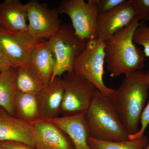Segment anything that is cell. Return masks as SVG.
Listing matches in <instances>:
<instances>
[{"instance_id":"cell-1","label":"cell","mask_w":149,"mask_h":149,"mask_svg":"<svg viewBox=\"0 0 149 149\" xmlns=\"http://www.w3.org/2000/svg\"><path fill=\"white\" fill-rule=\"evenodd\" d=\"M140 19L133 21L104 42L105 62L112 77L128 76L143 68L146 56L133 40Z\"/></svg>"},{"instance_id":"cell-2","label":"cell","mask_w":149,"mask_h":149,"mask_svg":"<svg viewBox=\"0 0 149 149\" xmlns=\"http://www.w3.org/2000/svg\"><path fill=\"white\" fill-rule=\"evenodd\" d=\"M149 90L146 73L140 70L125 76L118 88L110 96L129 136L140 130Z\"/></svg>"},{"instance_id":"cell-3","label":"cell","mask_w":149,"mask_h":149,"mask_svg":"<svg viewBox=\"0 0 149 149\" xmlns=\"http://www.w3.org/2000/svg\"><path fill=\"white\" fill-rule=\"evenodd\" d=\"M90 137L102 141H128L129 134L109 96L97 89L85 112Z\"/></svg>"},{"instance_id":"cell-4","label":"cell","mask_w":149,"mask_h":149,"mask_svg":"<svg viewBox=\"0 0 149 149\" xmlns=\"http://www.w3.org/2000/svg\"><path fill=\"white\" fill-rule=\"evenodd\" d=\"M104 42L98 38L87 41L84 50L74 61L72 71L95 85L103 94L110 97L114 89L104 83Z\"/></svg>"},{"instance_id":"cell-5","label":"cell","mask_w":149,"mask_h":149,"mask_svg":"<svg viewBox=\"0 0 149 149\" xmlns=\"http://www.w3.org/2000/svg\"><path fill=\"white\" fill-rule=\"evenodd\" d=\"M48 42L56 58L52 81L56 77H61L65 73L72 72L74 61L84 50L87 42L77 36L71 24L62 25L58 32Z\"/></svg>"},{"instance_id":"cell-6","label":"cell","mask_w":149,"mask_h":149,"mask_svg":"<svg viewBox=\"0 0 149 149\" xmlns=\"http://www.w3.org/2000/svg\"><path fill=\"white\" fill-rule=\"evenodd\" d=\"M98 0H63L59 5L60 14L69 16L76 35L87 41L97 38Z\"/></svg>"},{"instance_id":"cell-7","label":"cell","mask_w":149,"mask_h":149,"mask_svg":"<svg viewBox=\"0 0 149 149\" xmlns=\"http://www.w3.org/2000/svg\"><path fill=\"white\" fill-rule=\"evenodd\" d=\"M64 93L61 114L71 116L86 112L91 102L95 86L73 71L62 77Z\"/></svg>"},{"instance_id":"cell-8","label":"cell","mask_w":149,"mask_h":149,"mask_svg":"<svg viewBox=\"0 0 149 149\" xmlns=\"http://www.w3.org/2000/svg\"><path fill=\"white\" fill-rule=\"evenodd\" d=\"M26 5L28 35L34 40L50 39L60 29L61 22L57 8H51L36 0L29 1Z\"/></svg>"},{"instance_id":"cell-9","label":"cell","mask_w":149,"mask_h":149,"mask_svg":"<svg viewBox=\"0 0 149 149\" xmlns=\"http://www.w3.org/2000/svg\"><path fill=\"white\" fill-rule=\"evenodd\" d=\"M38 42L28 34L0 28V49L13 67L19 68L28 64L30 55Z\"/></svg>"},{"instance_id":"cell-10","label":"cell","mask_w":149,"mask_h":149,"mask_svg":"<svg viewBox=\"0 0 149 149\" xmlns=\"http://www.w3.org/2000/svg\"><path fill=\"white\" fill-rule=\"evenodd\" d=\"M136 17V10L132 1L125 0L114 9L98 16L97 38L105 42L128 26Z\"/></svg>"},{"instance_id":"cell-11","label":"cell","mask_w":149,"mask_h":149,"mask_svg":"<svg viewBox=\"0 0 149 149\" xmlns=\"http://www.w3.org/2000/svg\"><path fill=\"white\" fill-rule=\"evenodd\" d=\"M37 149H74L69 137L53 123L40 119L29 123Z\"/></svg>"},{"instance_id":"cell-12","label":"cell","mask_w":149,"mask_h":149,"mask_svg":"<svg viewBox=\"0 0 149 149\" xmlns=\"http://www.w3.org/2000/svg\"><path fill=\"white\" fill-rule=\"evenodd\" d=\"M63 93L61 77H56L37 93L41 119H52L59 117L61 114Z\"/></svg>"},{"instance_id":"cell-13","label":"cell","mask_w":149,"mask_h":149,"mask_svg":"<svg viewBox=\"0 0 149 149\" xmlns=\"http://www.w3.org/2000/svg\"><path fill=\"white\" fill-rule=\"evenodd\" d=\"M47 120L53 123L66 133L71 140L74 149H91L88 143L90 133L85 112Z\"/></svg>"},{"instance_id":"cell-14","label":"cell","mask_w":149,"mask_h":149,"mask_svg":"<svg viewBox=\"0 0 149 149\" xmlns=\"http://www.w3.org/2000/svg\"><path fill=\"white\" fill-rule=\"evenodd\" d=\"M18 141L35 148L29 123L0 107V142Z\"/></svg>"},{"instance_id":"cell-15","label":"cell","mask_w":149,"mask_h":149,"mask_svg":"<svg viewBox=\"0 0 149 149\" xmlns=\"http://www.w3.org/2000/svg\"><path fill=\"white\" fill-rule=\"evenodd\" d=\"M27 8L18 0H5L0 3V28L15 33L28 34Z\"/></svg>"},{"instance_id":"cell-16","label":"cell","mask_w":149,"mask_h":149,"mask_svg":"<svg viewBox=\"0 0 149 149\" xmlns=\"http://www.w3.org/2000/svg\"><path fill=\"white\" fill-rule=\"evenodd\" d=\"M29 63L39 72L46 86L50 82L56 65V58L48 41L38 42L32 51Z\"/></svg>"},{"instance_id":"cell-17","label":"cell","mask_w":149,"mask_h":149,"mask_svg":"<svg viewBox=\"0 0 149 149\" xmlns=\"http://www.w3.org/2000/svg\"><path fill=\"white\" fill-rule=\"evenodd\" d=\"M17 68L11 67L0 72V107L15 116V101L17 93Z\"/></svg>"},{"instance_id":"cell-18","label":"cell","mask_w":149,"mask_h":149,"mask_svg":"<svg viewBox=\"0 0 149 149\" xmlns=\"http://www.w3.org/2000/svg\"><path fill=\"white\" fill-rule=\"evenodd\" d=\"M15 111V117L29 123L40 119L37 95L17 91Z\"/></svg>"},{"instance_id":"cell-19","label":"cell","mask_w":149,"mask_h":149,"mask_svg":"<svg viewBox=\"0 0 149 149\" xmlns=\"http://www.w3.org/2000/svg\"><path fill=\"white\" fill-rule=\"evenodd\" d=\"M16 84L19 92L36 95L46 86L42 77L29 63L17 68Z\"/></svg>"},{"instance_id":"cell-20","label":"cell","mask_w":149,"mask_h":149,"mask_svg":"<svg viewBox=\"0 0 149 149\" xmlns=\"http://www.w3.org/2000/svg\"><path fill=\"white\" fill-rule=\"evenodd\" d=\"M88 143L91 149H143L148 143V139L145 135L141 139L119 142L102 141L89 137Z\"/></svg>"},{"instance_id":"cell-21","label":"cell","mask_w":149,"mask_h":149,"mask_svg":"<svg viewBox=\"0 0 149 149\" xmlns=\"http://www.w3.org/2000/svg\"><path fill=\"white\" fill-rule=\"evenodd\" d=\"M133 42L136 45L143 46L145 56L149 57V25L145 21L139 22L133 35Z\"/></svg>"},{"instance_id":"cell-22","label":"cell","mask_w":149,"mask_h":149,"mask_svg":"<svg viewBox=\"0 0 149 149\" xmlns=\"http://www.w3.org/2000/svg\"><path fill=\"white\" fill-rule=\"evenodd\" d=\"M146 74L149 87V69ZM140 124L141 126L139 132L134 135L129 136V140L141 139L145 135V131L149 125V101L142 114Z\"/></svg>"},{"instance_id":"cell-23","label":"cell","mask_w":149,"mask_h":149,"mask_svg":"<svg viewBox=\"0 0 149 149\" xmlns=\"http://www.w3.org/2000/svg\"><path fill=\"white\" fill-rule=\"evenodd\" d=\"M136 12V17L145 21L149 19V0H131Z\"/></svg>"},{"instance_id":"cell-24","label":"cell","mask_w":149,"mask_h":149,"mask_svg":"<svg viewBox=\"0 0 149 149\" xmlns=\"http://www.w3.org/2000/svg\"><path fill=\"white\" fill-rule=\"evenodd\" d=\"M125 0H98V15L114 9L125 1Z\"/></svg>"},{"instance_id":"cell-25","label":"cell","mask_w":149,"mask_h":149,"mask_svg":"<svg viewBox=\"0 0 149 149\" xmlns=\"http://www.w3.org/2000/svg\"><path fill=\"white\" fill-rule=\"evenodd\" d=\"M0 144L8 149H37L35 147L18 141H5L0 142Z\"/></svg>"},{"instance_id":"cell-26","label":"cell","mask_w":149,"mask_h":149,"mask_svg":"<svg viewBox=\"0 0 149 149\" xmlns=\"http://www.w3.org/2000/svg\"><path fill=\"white\" fill-rule=\"evenodd\" d=\"M12 67L8 59L0 49V72L8 69Z\"/></svg>"},{"instance_id":"cell-27","label":"cell","mask_w":149,"mask_h":149,"mask_svg":"<svg viewBox=\"0 0 149 149\" xmlns=\"http://www.w3.org/2000/svg\"><path fill=\"white\" fill-rule=\"evenodd\" d=\"M0 149H8L7 148H5V147H4L2 145H1L0 144Z\"/></svg>"},{"instance_id":"cell-28","label":"cell","mask_w":149,"mask_h":149,"mask_svg":"<svg viewBox=\"0 0 149 149\" xmlns=\"http://www.w3.org/2000/svg\"><path fill=\"white\" fill-rule=\"evenodd\" d=\"M144 149H149V143L147 144V146H146Z\"/></svg>"}]
</instances>
